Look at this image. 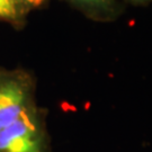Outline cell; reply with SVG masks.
<instances>
[{"instance_id":"2","label":"cell","mask_w":152,"mask_h":152,"mask_svg":"<svg viewBox=\"0 0 152 152\" xmlns=\"http://www.w3.org/2000/svg\"><path fill=\"white\" fill-rule=\"evenodd\" d=\"M32 104L33 83L27 73H0V130L18 120Z\"/></svg>"},{"instance_id":"4","label":"cell","mask_w":152,"mask_h":152,"mask_svg":"<svg viewBox=\"0 0 152 152\" xmlns=\"http://www.w3.org/2000/svg\"><path fill=\"white\" fill-rule=\"evenodd\" d=\"M27 11L17 0H0V19L15 25L22 24Z\"/></svg>"},{"instance_id":"1","label":"cell","mask_w":152,"mask_h":152,"mask_svg":"<svg viewBox=\"0 0 152 152\" xmlns=\"http://www.w3.org/2000/svg\"><path fill=\"white\" fill-rule=\"evenodd\" d=\"M0 152H50L45 124L35 104L0 130Z\"/></svg>"},{"instance_id":"3","label":"cell","mask_w":152,"mask_h":152,"mask_svg":"<svg viewBox=\"0 0 152 152\" xmlns=\"http://www.w3.org/2000/svg\"><path fill=\"white\" fill-rule=\"evenodd\" d=\"M90 19L109 23L116 20L124 11L120 0H65Z\"/></svg>"},{"instance_id":"6","label":"cell","mask_w":152,"mask_h":152,"mask_svg":"<svg viewBox=\"0 0 152 152\" xmlns=\"http://www.w3.org/2000/svg\"><path fill=\"white\" fill-rule=\"evenodd\" d=\"M126 4H130L131 6L134 7H143V6H148L152 0H124Z\"/></svg>"},{"instance_id":"5","label":"cell","mask_w":152,"mask_h":152,"mask_svg":"<svg viewBox=\"0 0 152 152\" xmlns=\"http://www.w3.org/2000/svg\"><path fill=\"white\" fill-rule=\"evenodd\" d=\"M17 1L23 6V8L26 11L38 8L48 2V0H17Z\"/></svg>"}]
</instances>
